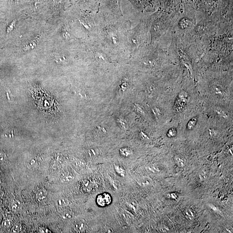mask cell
<instances>
[{
	"label": "cell",
	"instance_id": "obj_1",
	"mask_svg": "<svg viewBox=\"0 0 233 233\" xmlns=\"http://www.w3.org/2000/svg\"><path fill=\"white\" fill-rule=\"evenodd\" d=\"M112 201L111 195L108 193H101L96 198V203L100 207H105L110 205Z\"/></svg>",
	"mask_w": 233,
	"mask_h": 233
},
{
	"label": "cell",
	"instance_id": "obj_2",
	"mask_svg": "<svg viewBox=\"0 0 233 233\" xmlns=\"http://www.w3.org/2000/svg\"><path fill=\"white\" fill-rule=\"evenodd\" d=\"M86 227V221L83 219L76 220L73 224V228L77 232H82L85 230Z\"/></svg>",
	"mask_w": 233,
	"mask_h": 233
},
{
	"label": "cell",
	"instance_id": "obj_3",
	"mask_svg": "<svg viewBox=\"0 0 233 233\" xmlns=\"http://www.w3.org/2000/svg\"><path fill=\"white\" fill-rule=\"evenodd\" d=\"M47 196V191L44 189H41L36 193L35 199L38 203H43L46 200Z\"/></svg>",
	"mask_w": 233,
	"mask_h": 233
},
{
	"label": "cell",
	"instance_id": "obj_4",
	"mask_svg": "<svg viewBox=\"0 0 233 233\" xmlns=\"http://www.w3.org/2000/svg\"><path fill=\"white\" fill-rule=\"evenodd\" d=\"M70 203V202L67 199L65 198H60L56 201V205L58 207H65L68 206Z\"/></svg>",
	"mask_w": 233,
	"mask_h": 233
},
{
	"label": "cell",
	"instance_id": "obj_5",
	"mask_svg": "<svg viewBox=\"0 0 233 233\" xmlns=\"http://www.w3.org/2000/svg\"><path fill=\"white\" fill-rule=\"evenodd\" d=\"M20 207H21V204L17 200H14L11 203V208L12 211H19Z\"/></svg>",
	"mask_w": 233,
	"mask_h": 233
},
{
	"label": "cell",
	"instance_id": "obj_6",
	"mask_svg": "<svg viewBox=\"0 0 233 233\" xmlns=\"http://www.w3.org/2000/svg\"><path fill=\"white\" fill-rule=\"evenodd\" d=\"M73 217H74V214L72 212H69V211L64 212L61 216L62 219L64 220L71 219H72Z\"/></svg>",
	"mask_w": 233,
	"mask_h": 233
},
{
	"label": "cell",
	"instance_id": "obj_7",
	"mask_svg": "<svg viewBox=\"0 0 233 233\" xmlns=\"http://www.w3.org/2000/svg\"><path fill=\"white\" fill-rule=\"evenodd\" d=\"M13 221L10 219L6 220L2 223L3 228L5 229L11 228L13 226Z\"/></svg>",
	"mask_w": 233,
	"mask_h": 233
},
{
	"label": "cell",
	"instance_id": "obj_8",
	"mask_svg": "<svg viewBox=\"0 0 233 233\" xmlns=\"http://www.w3.org/2000/svg\"><path fill=\"white\" fill-rule=\"evenodd\" d=\"M22 229V227L21 224H18L12 227L11 232L12 233H19L21 231Z\"/></svg>",
	"mask_w": 233,
	"mask_h": 233
},
{
	"label": "cell",
	"instance_id": "obj_9",
	"mask_svg": "<svg viewBox=\"0 0 233 233\" xmlns=\"http://www.w3.org/2000/svg\"><path fill=\"white\" fill-rule=\"evenodd\" d=\"M73 180V178L71 176H67L63 177L61 179V181L63 183H67L69 181H71Z\"/></svg>",
	"mask_w": 233,
	"mask_h": 233
},
{
	"label": "cell",
	"instance_id": "obj_10",
	"mask_svg": "<svg viewBox=\"0 0 233 233\" xmlns=\"http://www.w3.org/2000/svg\"><path fill=\"white\" fill-rule=\"evenodd\" d=\"M40 232L42 233H51V231L48 230V228H41L40 230Z\"/></svg>",
	"mask_w": 233,
	"mask_h": 233
},
{
	"label": "cell",
	"instance_id": "obj_11",
	"mask_svg": "<svg viewBox=\"0 0 233 233\" xmlns=\"http://www.w3.org/2000/svg\"><path fill=\"white\" fill-rule=\"evenodd\" d=\"M6 159V155L4 153L2 152H0V161L5 160Z\"/></svg>",
	"mask_w": 233,
	"mask_h": 233
},
{
	"label": "cell",
	"instance_id": "obj_12",
	"mask_svg": "<svg viewBox=\"0 0 233 233\" xmlns=\"http://www.w3.org/2000/svg\"><path fill=\"white\" fill-rule=\"evenodd\" d=\"M3 195H4L3 192L1 190H0V198H1V197L2 196H3Z\"/></svg>",
	"mask_w": 233,
	"mask_h": 233
},
{
	"label": "cell",
	"instance_id": "obj_13",
	"mask_svg": "<svg viewBox=\"0 0 233 233\" xmlns=\"http://www.w3.org/2000/svg\"><path fill=\"white\" fill-rule=\"evenodd\" d=\"M1 179H0V184H1Z\"/></svg>",
	"mask_w": 233,
	"mask_h": 233
},
{
	"label": "cell",
	"instance_id": "obj_14",
	"mask_svg": "<svg viewBox=\"0 0 233 233\" xmlns=\"http://www.w3.org/2000/svg\"><path fill=\"white\" fill-rule=\"evenodd\" d=\"M0 223H1V220H0Z\"/></svg>",
	"mask_w": 233,
	"mask_h": 233
}]
</instances>
